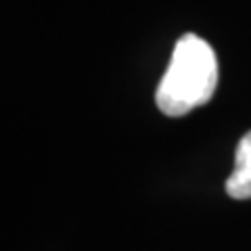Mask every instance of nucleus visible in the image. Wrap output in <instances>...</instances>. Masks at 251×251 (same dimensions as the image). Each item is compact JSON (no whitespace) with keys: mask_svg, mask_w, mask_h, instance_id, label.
<instances>
[{"mask_svg":"<svg viewBox=\"0 0 251 251\" xmlns=\"http://www.w3.org/2000/svg\"><path fill=\"white\" fill-rule=\"evenodd\" d=\"M216 86L218 59L214 49L197 34H184L172 50L155 103L168 117H180L209 103Z\"/></svg>","mask_w":251,"mask_h":251,"instance_id":"1","label":"nucleus"},{"mask_svg":"<svg viewBox=\"0 0 251 251\" xmlns=\"http://www.w3.org/2000/svg\"><path fill=\"white\" fill-rule=\"evenodd\" d=\"M226 193L232 199H251V130L237 145L234 168L226 180Z\"/></svg>","mask_w":251,"mask_h":251,"instance_id":"2","label":"nucleus"}]
</instances>
